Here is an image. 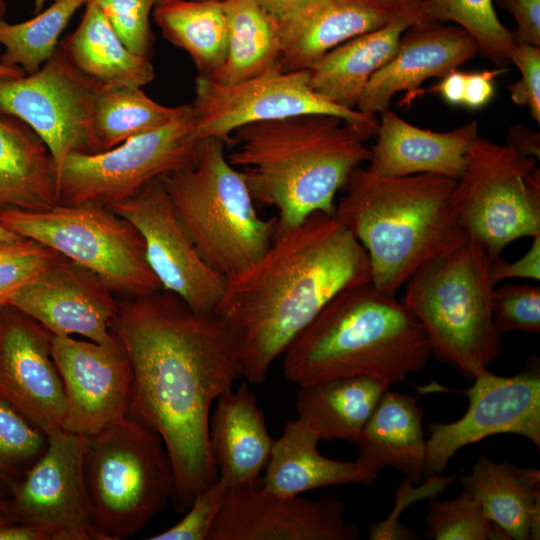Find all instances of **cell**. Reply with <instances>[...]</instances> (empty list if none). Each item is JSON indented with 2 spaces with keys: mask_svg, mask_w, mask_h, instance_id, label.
Segmentation results:
<instances>
[{
  "mask_svg": "<svg viewBox=\"0 0 540 540\" xmlns=\"http://www.w3.org/2000/svg\"><path fill=\"white\" fill-rule=\"evenodd\" d=\"M364 142L341 118L306 114L237 129L227 157L255 203L277 211L278 234L313 213L334 215L337 192L370 158Z\"/></svg>",
  "mask_w": 540,
  "mask_h": 540,
  "instance_id": "3957f363",
  "label": "cell"
},
{
  "mask_svg": "<svg viewBox=\"0 0 540 540\" xmlns=\"http://www.w3.org/2000/svg\"><path fill=\"white\" fill-rule=\"evenodd\" d=\"M47 436L44 454L11 487L7 513L46 528L54 540H95L82 472L83 435L58 428Z\"/></svg>",
  "mask_w": 540,
  "mask_h": 540,
  "instance_id": "ac0fdd59",
  "label": "cell"
},
{
  "mask_svg": "<svg viewBox=\"0 0 540 540\" xmlns=\"http://www.w3.org/2000/svg\"><path fill=\"white\" fill-rule=\"evenodd\" d=\"M201 141L190 104L166 125L97 153H71L57 178L58 203L110 206L192 164Z\"/></svg>",
  "mask_w": 540,
  "mask_h": 540,
  "instance_id": "8fae6325",
  "label": "cell"
},
{
  "mask_svg": "<svg viewBox=\"0 0 540 540\" xmlns=\"http://www.w3.org/2000/svg\"><path fill=\"white\" fill-rule=\"evenodd\" d=\"M58 204L57 172L42 140L17 118L0 114V209Z\"/></svg>",
  "mask_w": 540,
  "mask_h": 540,
  "instance_id": "f1b7e54d",
  "label": "cell"
},
{
  "mask_svg": "<svg viewBox=\"0 0 540 540\" xmlns=\"http://www.w3.org/2000/svg\"><path fill=\"white\" fill-rule=\"evenodd\" d=\"M216 402L209 420V444L219 478L230 489L259 484L275 439L256 396L243 381Z\"/></svg>",
  "mask_w": 540,
  "mask_h": 540,
  "instance_id": "cb8c5ba5",
  "label": "cell"
},
{
  "mask_svg": "<svg viewBox=\"0 0 540 540\" xmlns=\"http://www.w3.org/2000/svg\"><path fill=\"white\" fill-rule=\"evenodd\" d=\"M180 109L159 104L142 88L99 85L93 124L102 151L166 125Z\"/></svg>",
  "mask_w": 540,
  "mask_h": 540,
  "instance_id": "836d02e7",
  "label": "cell"
},
{
  "mask_svg": "<svg viewBox=\"0 0 540 540\" xmlns=\"http://www.w3.org/2000/svg\"><path fill=\"white\" fill-rule=\"evenodd\" d=\"M118 303L114 292L96 274L62 257L20 289L9 307L35 320L53 336L80 335L102 343L112 336Z\"/></svg>",
  "mask_w": 540,
  "mask_h": 540,
  "instance_id": "ffe728a7",
  "label": "cell"
},
{
  "mask_svg": "<svg viewBox=\"0 0 540 540\" xmlns=\"http://www.w3.org/2000/svg\"><path fill=\"white\" fill-rule=\"evenodd\" d=\"M390 386L364 376L340 377L299 386L298 418L320 440L355 443Z\"/></svg>",
  "mask_w": 540,
  "mask_h": 540,
  "instance_id": "f546056e",
  "label": "cell"
},
{
  "mask_svg": "<svg viewBox=\"0 0 540 540\" xmlns=\"http://www.w3.org/2000/svg\"><path fill=\"white\" fill-rule=\"evenodd\" d=\"M368 537L371 540H415L418 535L401 522L387 519L370 527Z\"/></svg>",
  "mask_w": 540,
  "mask_h": 540,
  "instance_id": "f907efd6",
  "label": "cell"
},
{
  "mask_svg": "<svg viewBox=\"0 0 540 540\" xmlns=\"http://www.w3.org/2000/svg\"><path fill=\"white\" fill-rule=\"evenodd\" d=\"M492 315L500 335L508 332L539 334V285L508 284L494 287Z\"/></svg>",
  "mask_w": 540,
  "mask_h": 540,
  "instance_id": "ab89813d",
  "label": "cell"
},
{
  "mask_svg": "<svg viewBox=\"0 0 540 540\" xmlns=\"http://www.w3.org/2000/svg\"><path fill=\"white\" fill-rule=\"evenodd\" d=\"M421 22H429L422 11L404 12L333 48L306 69L310 87L335 105L357 109L367 83L394 55L402 34Z\"/></svg>",
  "mask_w": 540,
  "mask_h": 540,
  "instance_id": "d4e9b609",
  "label": "cell"
},
{
  "mask_svg": "<svg viewBox=\"0 0 540 540\" xmlns=\"http://www.w3.org/2000/svg\"><path fill=\"white\" fill-rule=\"evenodd\" d=\"M22 237L16 235L12 231L8 230L6 227L0 224V240L3 241H16Z\"/></svg>",
  "mask_w": 540,
  "mask_h": 540,
  "instance_id": "11a10c76",
  "label": "cell"
},
{
  "mask_svg": "<svg viewBox=\"0 0 540 540\" xmlns=\"http://www.w3.org/2000/svg\"><path fill=\"white\" fill-rule=\"evenodd\" d=\"M8 501L0 494V513H7Z\"/></svg>",
  "mask_w": 540,
  "mask_h": 540,
  "instance_id": "6f0895ef",
  "label": "cell"
},
{
  "mask_svg": "<svg viewBox=\"0 0 540 540\" xmlns=\"http://www.w3.org/2000/svg\"><path fill=\"white\" fill-rule=\"evenodd\" d=\"M111 330L132 365L128 417L162 439L173 470V507L184 513L219 479L210 410L242 376L235 342L215 312H196L164 290L119 302Z\"/></svg>",
  "mask_w": 540,
  "mask_h": 540,
  "instance_id": "6da1fadb",
  "label": "cell"
},
{
  "mask_svg": "<svg viewBox=\"0 0 540 540\" xmlns=\"http://www.w3.org/2000/svg\"><path fill=\"white\" fill-rule=\"evenodd\" d=\"M0 312V399L46 434L62 428L65 394L51 352V333L7 306Z\"/></svg>",
  "mask_w": 540,
  "mask_h": 540,
  "instance_id": "d6986e66",
  "label": "cell"
},
{
  "mask_svg": "<svg viewBox=\"0 0 540 540\" xmlns=\"http://www.w3.org/2000/svg\"><path fill=\"white\" fill-rule=\"evenodd\" d=\"M194 136L229 144L239 128L257 122L306 114H326L344 120L363 141L377 134L376 115L335 105L309 85L307 70L285 71L276 65L245 80L223 84L198 75L190 104Z\"/></svg>",
  "mask_w": 540,
  "mask_h": 540,
  "instance_id": "7c38bea8",
  "label": "cell"
},
{
  "mask_svg": "<svg viewBox=\"0 0 540 540\" xmlns=\"http://www.w3.org/2000/svg\"><path fill=\"white\" fill-rule=\"evenodd\" d=\"M516 22L517 42L540 47V0H502Z\"/></svg>",
  "mask_w": 540,
  "mask_h": 540,
  "instance_id": "f6af8a7d",
  "label": "cell"
},
{
  "mask_svg": "<svg viewBox=\"0 0 540 540\" xmlns=\"http://www.w3.org/2000/svg\"><path fill=\"white\" fill-rule=\"evenodd\" d=\"M47 1L48 0H34V13L35 14L40 13L43 10V7ZM51 1L54 2L56 0H51Z\"/></svg>",
  "mask_w": 540,
  "mask_h": 540,
  "instance_id": "9f6ffc18",
  "label": "cell"
},
{
  "mask_svg": "<svg viewBox=\"0 0 540 540\" xmlns=\"http://www.w3.org/2000/svg\"><path fill=\"white\" fill-rule=\"evenodd\" d=\"M334 495L282 496L259 484L230 489L207 540H358L360 528L343 518Z\"/></svg>",
  "mask_w": 540,
  "mask_h": 540,
  "instance_id": "e0dca14e",
  "label": "cell"
},
{
  "mask_svg": "<svg viewBox=\"0 0 540 540\" xmlns=\"http://www.w3.org/2000/svg\"><path fill=\"white\" fill-rule=\"evenodd\" d=\"M229 491V486L219 478L194 498L179 522L148 539L207 540Z\"/></svg>",
  "mask_w": 540,
  "mask_h": 540,
  "instance_id": "b9f144b4",
  "label": "cell"
},
{
  "mask_svg": "<svg viewBox=\"0 0 540 540\" xmlns=\"http://www.w3.org/2000/svg\"><path fill=\"white\" fill-rule=\"evenodd\" d=\"M455 216L490 260L511 242L540 235L538 159L478 135L451 194Z\"/></svg>",
  "mask_w": 540,
  "mask_h": 540,
  "instance_id": "30bf717a",
  "label": "cell"
},
{
  "mask_svg": "<svg viewBox=\"0 0 540 540\" xmlns=\"http://www.w3.org/2000/svg\"><path fill=\"white\" fill-rule=\"evenodd\" d=\"M6 12V3L4 0H0V18L5 15Z\"/></svg>",
  "mask_w": 540,
  "mask_h": 540,
  "instance_id": "91938a15",
  "label": "cell"
},
{
  "mask_svg": "<svg viewBox=\"0 0 540 540\" xmlns=\"http://www.w3.org/2000/svg\"><path fill=\"white\" fill-rule=\"evenodd\" d=\"M47 446V434L0 399V483L12 487L39 460Z\"/></svg>",
  "mask_w": 540,
  "mask_h": 540,
  "instance_id": "74e56055",
  "label": "cell"
},
{
  "mask_svg": "<svg viewBox=\"0 0 540 540\" xmlns=\"http://www.w3.org/2000/svg\"><path fill=\"white\" fill-rule=\"evenodd\" d=\"M278 21L302 11L317 0H257Z\"/></svg>",
  "mask_w": 540,
  "mask_h": 540,
  "instance_id": "816d5d0a",
  "label": "cell"
},
{
  "mask_svg": "<svg viewBox=\"0 0 540 540\" xmlns=\"http://www.w3.org/2000/svg\"><path fill=\"white\" fill-rule=\"evenodd\" d=\"M396 15L379 0H317L279 21V65L285 71L306 70L333 48Z\"/></svg>",
  "mask_w": 540,
  "mask_h": 540,
  "instance_id": "603a6c76",
  "label": "cell"
},
{
  "mask_svg": "<svg viewBox=\"0 0 540 540\" xmlns=\"http://www.w3.org/2000/svg\"><path fill=\"white\" fill-rule=\"evenodd\" d=\"M422 420L417 397L387 389L355 442L356 460L376 471L397 469L418 482L426 463Z\"/></svg>",
  "mask_w": 540,
  "mask_h": 540,
  "instance_id": "83f0119b",
  "label": "cell"
},
{
  "mask_svg": "<svg viewBox=\"0 0 540 540\" xmlns=\"http://www.w3.org/2000/svg\"><path fill=\"white\" fill-rule=\"evenodd\" d=\"M82 472L95 540L136 534L172 497L173 470L162 439L128 416L83 435Z\"/></svg>",
  "mask_w": 540,
  "mask_h": 540,
  "instance_id": "ba28073f",
  "label": "cell"
},
{
  "mask_svg": "<svg viewBox=\"0 0 540 540\" xmlns=\"http://www.w3.org/2000/svg\"><path fill=\"white\" fill-rule=\"evenodd\" d=\"M87 0H56L30 20L10 24L0 18V62L20 67L26 75L37 72L54 54L59 38L74 13Z\"/></svg>",
  "mask_w": 540,
  "mask_h": 540,
  "instance_id": "e575fe53",
  "label": "cell"
},
{
  "mask_svg": "<svg viewBox=\"0 0 540 540\" xmlns=\"http://www.w3.org/2000/svg\"><path fill=\"white\" fill-rule=\"evenodd\" d=\"M490 279L494 286L509 278L540 279V235L533 237L529 250L519 259L508 262L498 257L490 260Z\"/></svg>",
  "mask_w": 540,
  "mask_h": 540,
  "instance_id": "ee69618b",
  "label": "cell"
},
{
  "mask_svg": "<svg viewBox=\"0 0 540 540\" xmlns=\"http://www.w3.org/2000/svg\"><path fill=\"white\" fill-rule=\"evenodd\" d=\"M63 256L34 240H0V310L27 283Z\"/></svg>",
  "mask_w": 540,
  "mask_h": 540,
  "instance_id": "f35d334b",
  "label": "cell"
},
{
  "mask_svg": "<svg viewBox=\"0 0 540 540\" xmlns=\"http://www.w3.org/2000/svg\"><path fill=\"white\" fill-rule=\"evenodd\" d=\"M0 540H54L46 528L32 523L12 521L0 525Z\"/></svg>",
  "mask_w": 540,
  "mask_h": 540,
  "instance_id": "681fc988",
  "label": "cell"
},
{
  "mask_svg": "<svg viewBox=\"0 0 540 540\" xmlns=\"http://www.w3.org/2000/svg\"><path fill=\"white\" fill-rule=\"evenodd\" d=\"M424 535L434 540H510L490 521L478 501L462 490L454 500H433L427 505Z\"/></svg>",
  "mask_w": 540,
  "mask_h": 540,
  "instance_id": "8d00e7d4",
  "label": "cell"
},
{
  "mask_svg": "<svg viewBox=\"0 0 540 540\" xmlns=\"http://www.w3.org/2000/svg\"><path fill=\"white\" fill-rule=\"evenodd\" d=\"M427 21H452L475 40L478 53L497 68H508L517 40L499 20L492 0H423Z\"/></svg>",
  "mask_w": 540,
  "mask_h": 540,
  "instance_id": "d590c367",
  "label": "cell"
},
{
  "mask_svg": "<svg viewBox=\"0 0 540 540\" xmlns=\"http://www.w3.org/2000/svg\"><path fill=\"white\" fill-rule=\"evenodd\" d=\"M108 207L141 235L148 265L162 290L178 296L196 312L215 311L226 279L199 253L160 178Z\"/></svg>",
  "mask_w": 540,
  "mask_h": 540,
  "instance_id": "9a60e30c",
  "label": "cell"
},
{
  "mask_svg": "<svg viewBox=\"0 0 540 540\" xmlns=\"http://www.w3.org/2000/svg\"><path fill=\"white\" fill-rule=\"evenodd\" d=\"M465 394L469 405L455 422L427 424L423 477L439 476L462 448L497 434H517L540 449V374L538 368L500 376L487 368Z\"/></svg>",
  "mask_w": 540,
  "mask_h": 540,
  "instance_id": "5bb4252c",
  "label": "cell"
},
{
  "mask_svg": "<svg viewBox=\"0 0 540 540\" xmlns=\"http://www.w3.org/2000/svg\"><path fill=\"white\" fill-rule=\"evenodd\" d=\"M462 490L480 504L486 517L510 539L540 538V471L480 455Z\"/></svg>",
  "mask_w": 540,
  "mask_h": 540,
  "instance_id": "4316f807",
  "label": "cell"
},
{
  "mask_svg": "<svg viewBox=\"0 0 540 540\" xmlns=\"http://www.w3.org/2000/svg\"><path fill=\"white\" fill-rule=\"evenodd\" d=\"M78 27L59 46L69 60L100 85L142 88L153 81L150 58L132 53L92 2Z\"/></svg>",
  "mask_w": 540,
  "mask_h": 540,
  "instance_id": "4dcf8cb0",
  "label": "cell"
},
{
  "mask_svg": "<svg viewBox=\"0 0 540 540\" xmlns=\"http://www.w3.org/2000/svg\"><path fill=\"white\" fill-rule=\"evenodd\" d=\"M14 521L8 514L0 513V525Z\"/></svg>",
  "mask_w": 540,
  "mask_h": 540,
  "instance_id": "680465c9",
  "label": "cell"
},
{
  "mask_svg": "<svg viewBox=\"0 0 540 540\" xmlns=\"http://www.w3.org/2000/svg\"><path fill=\"white\" fill-rule=\"evenodd\" d=\"M99 85L58 45L37 72L0 78V114L19 119L36 133L53 158L58 178L69 154L102 151L93 124Z\"/></svg>",
  "mask_w": 540,
  "mask_h": 540,
  "instance_id": "4fadbf2b",
  "label": "cell"
},
{
  "mask_svg": "<svg viewBox=\"0 0 540 540\" xmlns=\"http://www.w3.org/2000/svg\"><path fill=\"white\" fill-rule=\"evenodd\" d=\"M478 54L472 36L459 26L421 22L402 34L394 55L367 83L357 109L372 115L390 109L401 91L412 92L427 79L442 78Z\"/></svg>",
  "mask_w": 540,
  "mask_h": 540,
  "instance_id": "44dd1931",
  "label": "cell"
},
{
  "mask_svg": "<svg viewBox=\"0 0 540 540\" xmlns=\"http://www.w3.org/2000/svg\"><path fill=\"white\" fill-rule=\"evenodd\" d=\"M0 224L85 267L126 298L162 290L141 235L107 206L58 203L42 210L0 209Z\"/></svg>",
  "mask_w": 540,
  "mask_h": 540,
  "instance_id": "9c48e42d",
  "label": "cell"
},
{
  "mask_svg": "<svg viewBox=\"0 0 540 540\" xmlns=\"http://www.w3.org/2000/svg\"><path fill=\"white\" fill-rule=\"evenodd\" d=\"M507 146L522 156L540 157V134L523 124L510 128L507 135Z\"/></svg>",
  "mask_w": 540,
  "mask_h": 540,
  "instance_id": "7dc6e473",
  "label": "cell"
},
{
  "mask_svg": "<svg viewBox=\"0 0 540 540\" xmlns=\"http://www.w3.org/2000/svg\"><path fill=\"white\" fill-rule=\"evenodd\" d=\"M490 259L468 240L429 260L409 278L403 305L422 325L431 353L473 379L498 356Z\"/></svg>",
  "mask_w": 540,
  "mask_h": 540,
  "instance_id": "52a82bcc",
  "label": "cell"
},
{
  "mask_svg": "<svg viewBox=\"0 0 540 540\" xmlns=\"http://www.w3.org/2000/svg\"><path fill=\"white\" fill-rule=\"evenodd\" d=\"M228 37L223 64L212 80L230 84L258 75L279 64V21L257 0H224Z\"/></svg>",
  "mask_w": 540,
  "mask_h": 540,
  "instance_id": "1f68e13d",
  "label": "cell"
},
{
  "mask_svg": "<svg viewBox=\"0 0 540 540\" xmlns=\"http://www.w3.org/2000/svg\"><path fill=\"white\" fill-rule=\"evenodd\" d=\"M283 354L284 376L298 386L353 376L390 386L432 355L420 322L372 283L336 294Z\"/></svg>",
  "mask_w": 540,
  "mask_h": 540,
  "instance_id": "5b68a950",
  "label": "cell"
},
{
  "mask_svg": "<svg viewBox=\"0 0 540 540\" xmlns=\"http://www.w3.org/2000/svg\"><path fill=\"white\" fill-rule=\"evenodd\" d=\"M455 184L429 173L351 172L334 215L366 250L378 290L395 296L419 267L469 240L451 206Z\"/></svg>",
  "mask_w": 540,
  "mask_h": 540,
  "instance_id": "277c9868",
  "label": "cell"
},
{
  "mask_svg": "<svg viewBox=\"0 0 540 540\" xmlns=\"http://www.w3.org/2000/svg\"><path fill=\"white\" fill-rule=\"evenodd\" d=\"M173 209L203 259L225 279L245 270L271 245L276 216L261 217L225 143L201 141L195 161L160 178Z\"/></svg>",
  "mask_w": 540,
  "mask_h": 540,
  "instance_id": "8992f818",
  "label": "cell"
},
{
  "mask_svg": "<svg viewBox=\"0 0 540 540\" xmlns=\"http://www.w3.org/2000/svg\"><path fill=\"white\" fill-rule=\"evenodd\" d=\"M508 71V68H496L480 72H466L463 106L480 109L486 106L495 94V79Z\"/></svg>",
  "mask_w": 540,
  "mask_h": 540,
  "instance_id": "bcb514c9",
  "label": "cell"
},
{
  "mask_svg": "<svg viewBox=\"0 0 540 540\" xmlns=\"http://www.w3.org/2000/svg\"><path fill=\"white\" fill-rule=\"evenodd\" d=\"M372 283L368 254L335 215L316 212L275 237L242 272L226 279L215 314L230 332L249 384L340 291Z\"/></svg>",
  "mask_w": 540,
  "mask_h": 540,
  "instance_id": "7a4b0ae2",
  "label": "cell"
},
{
  "mask_svg": "<svg viewBox=\"0 0 540 540\" xmlns=\"http://www.w3.org/2000/svg\"><path fill=\"white\" fill-rule=\"evenodd\" d=\"M26 75L25 72L17 66H7L0 62V78H17Z\"/></svg>",
  "mask_w": 540,
  "mask_h": 540,
  "instance_id": "db71d44e",
  "label": "cell"
},
{
  "mask_svg": "<svg viewBox=\"0 0 540 540\" xmlns=\"http://www.w3.org/2000/svg\"><path fill=\"white\" fill-rule=\"evenodd\" d=\"M171 1H179V0H156V5L161 4V3L171 2ZM210 1H224V0H210Z\"/></svg>",
  "mask_w": 540,
  "mask_h": 540,
  "instance_id": "94428289",
  "label": "cell"
},
{
  "mask_svg": "<svg viewBox=\"0 0 540 540\" xmlns=\"http://www.w3.org/2000/svg\"><path fill=\"white\" fill-rule=\"evenodd\" d=\"M152 17L162 36L191 57L199 75L211 76L223 64L228 26L222 1L161 3L155 5Z\"/></svg>",
  "mask_w": 540,
  "mask_h": 540,
  "instance_id": "d6a6232c",
  "label": "cell"
},
{
  "mask_svg": "<svg viewBox=\"0 0 540 540\" xmlns=\"http://www.w3.org/2000/svg\"><path fill=\"white\" fill-rule=\"evenodd\" d=\"M51 352L64 387L62 429L92 435L128 416L132 365L113 331L102 343L52 335Z\"/></svg>",
  "mask_w": 540,
  "mask_h": 540,
  "instance_id": "2e32d148",
  "label": "cell"
},
{
  "mask_svg": "<svg viewBox=\"0 0 540 540\" xmlns=\"http://www.w3.org/2000/svg\"><path fill=\"white\" fill-rule=\"evenodd\" d=\"M104 14L124 45L134 54L150 58L154 36L150 15L156 0H87Z\"/></svg>",
  "mask_w": 540,
  "mask_h": 540,
  "instance_id": "60d3db41",
  "label": "cell"
},
{
  "mask_svg": "<svg viewBox=\"0 0 540 540\" xmlns=\"http://www.w3.org/2000/svg\"><path fill=\"white\" fill-rule=\"evenodd\" d=\"M478 131L474 120L447 132L423 129L388 109L380 113L367 169L390 177L429 173L457 181Z\"/></svg>",
  "mask_w": 540,
  "mask_h": 540,
  "instance_id": "7402d4cb",
  "label": "cell"
},
{
  "mask_svg": "<svg viewBox=\"0 0 540 540\" xmlns=\"http://www.w3.org/2000/svg\"><path fill=\"white\" fill-rule=\"evenodd\" d=\"M465 80L466 72L455 69L442 77L431 92L439 94L450 105H463Z\"/></svg>",
  "mask_w": 540,
  "mask_h": 540,
  "instance_id": "c3c4849f",
  "label": "cell"
},
{
  "mask_svg": "<svg viewBox=\"0 0 540 540\" xmlns=\"http://www.w3.org/2000/svg\"><path fill=\"white\" fill-rule=\"evenodd\" d=\"M521 73V79L509 87L511 100L529 108L534 121L540 123V47L517 42L510 56Z\"/></svg>",
  "mask_w": 540,
  "mask_h": 540,
  "instance_id": "7bdbcfd3",
  "label": "cell"
},
{
  "mask_svg": "<svg viewBox=\"0 0 540 540\" xmlns=\"http://www.w3.org/2000/svg\"><path fill=\"white\" fill-rule=\"evenodd\" d=\"M320 439L300 418L287 420L274 440L259 486L282 496H296L323 487L358 484L371 486L379 471L357 460L328 458L318 450Z\"/></svg>",
  "mask_w": 540,
  "mask_h": 540,
  "instance_id": "484cf974",
  "label": "cell"
},
{
  "mask_svg": "<svg viewBox=\"0 0 540 540\" xmlns=\"http://www.w3.org/2000/svg\"><path fill=\"white\" fill-rule=\"evenodd\" d=\"M382 4L391 9L394 13L400 14L410 11H422L423 0H379Z\"/></svg>",
  "mask_w": 540,
  "mask_h": 540,
  "instance_id": "f5cc1de1",
  "label": "cell"
}]
</instances>
